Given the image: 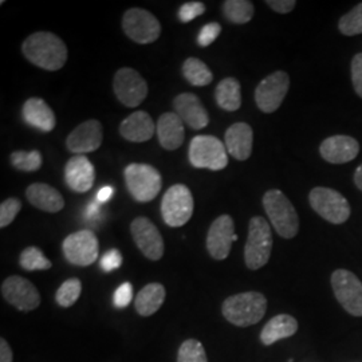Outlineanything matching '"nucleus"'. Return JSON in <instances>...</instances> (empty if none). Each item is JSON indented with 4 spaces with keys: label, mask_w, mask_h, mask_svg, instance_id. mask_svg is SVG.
Instances as JSON below:
<instances>
[{
    "label": "nucleus",
    "mask_w": 362,
    "mask_h": 362,
    "mask_svg": "<svg viewBox=\"0 0 362 362\" xmlns=\"http://www.w3.org/2000/svg\"><path fill=\"white\" fill-rule=\"evenodd\" d=\"M221 33V27L219 23H208L202 28V31L197 35V45L200 47H208L209 45H212Z\"/></svg>",
    "instance_id": "38"
},
{
    "label": "nucleus",
    "mask_w": 362,
    "mask_h": 362,
    "mask_svg": "<svg viewBox=\"0 0 362 362\" xmlns=\"http://www.w3.org/2000/svg\"><path fill=\"white\" fill-rule=\"evenodd\" d=\"M194 196L184 184L172 185L161 202V215L169 227H182L194 215Z\"/></svg>",
    "instance_id": "8"
},
{
    "label": "nucleus",
    "mask_w": 362,
    "mask_h": 362,
    "mask_svg": "<svg viewBox=\"0 0 362 362\" xmlns=\"http://www.w3.org/2000/svg\"><path fill=\"white\" fill-rule=\"evenodd\" d=\"M354 182H356L357 188L362 191V164L354 172Z\"/></svg>",
    "instance_id": "46"
},
{
    "label": "nucleus",
    "mask_w": 362,
    "mask_h": 362,
    "mask_svg": "<svg viewBox=\"0 0 362 362\" xmlns=\"http://www.w3.org/2000/svg\"><path fill=\"white\" fill-rule=\"evenodd\" d=\"M339 31L346 37L362 34V3L357 4L349 13H345L338 23Z\"/></svg>",
    "instance_id": "33"
},
{
    "label": "nucleus",
    "mask_w": 362,
    "mask_h": 362,
    "mask_svg": "<svg viewBox=\"0 0 362 362\" xmlns=\"http://www.w3.org/2000/svg\"><path fill=\"white\" fill-rule=\"evenodd\" d=\"M0 362H13V350L6 339L0 341Z\"/></svg>",
    "instance_id": "43"
},
{
    "label": "nucleus",
    "mask_w": 362,
    "mask_h": 362,
    "mask_svg": "<svg viewBox=\"0 0 362 362\" xmlns=\"http://www.w3.org/2000/svg\"><path fill=\"white\" fill-rule=\"evenodd\" d=\"M267 310V299L258 291H248L228 297L221 306L224 318L240 327L258 324Z\"/></svg>",
    "instance_id": "2"
},
{
    "label": "nucleus",
    "mask_w": 362,
    "mask_h": 362,
    "mask_svg": "<svg viewBox=\"0 0 362 362\" xmlns=\"http://www.w3.org/2000/svg\"><path fill=\"white\" fill-rule=\"evenodd\" d=\"M122 28L132 40L140 45L156 42L161 34L158 19L143 8H130L124 13Z\"/></svg>",
    "instance_id": "9"
},
{
    "label": "nucleus",
    "mask_w": 362,
    "mask_h": 362,
    "mask_svg": "<svg viewBox=\"0 0 362 362\" xmlns=\"http://www.w3.org/2000/svg\"><path fill=\"white\" fill-rule=\"evenodd\" d=\"M1 296L18 310H35L40 303L37 287L19 275L8 276L1 285Z\"/></svg>",
    "instance_id": "14"
},
{
    "label": "nucleus",
    "mask_w": 362,
    "mask_h": 362,
    "mask_svg": "<svg viewBox=\"0 0 362 362\" xmlns=\"http://www.w3.org/2000/svg\"><path fill=\"white\" fill-rule=\"evenodd\" d=\"M22 52L28 62L49 71L62 69L67 61L65 42L47 31H39L27 37L22 45Z\"/></svg>",
    "instance_id": "1"
},
{
    "label": "nucleus",
    "mask_w": 362,
    "mask_h": 362,
    "mask_svg": "<svg viewBox=\"0 0 362 362\" xmlns=\"http://www.w3.org/2000/svg\"><path fill=\"white\" fill-rule=\"evenodd\" d=\"M189 163L197 169L221 170L228 165L226 144L214 136H196L189 145Z\"/></svg>",
    "instance_id": "6"
},
{
    "label": "nucleus",
    "mask_w": 362,
    "mask_h": 362,
    "mask_svg": "<svg viewBox=\"0 0 362 362\" xmlns=\"http://www.w3.org/2000/svg\"><path fill=\"white\" fill-rule=\"evenodd\" d=\"M113 194H115V188L106 185V187H103V188L98 191L95 200H98V202L103 204V203H106Z\"/></svg>",
    "instance_id": "44"
},
{
    "label": "nucleus",
    "mask_w": 362,
    "mask_h": 362,
    "mask_svg": "<svg viewBox=\"0 0 362 362\" xmlns=\"http://www.w3.org/2000/svg\"><path fill=\"white\" fill-rule=\"evenodd\" d=\"M206 13V6L202 1H188L184 3L179 10V19L182 23H188L197 16Z\"/></svg>",
    "instance_id": "37"
},
{
    "label": "nucleus",
    "mask_w": 362,
    "mask_h": 362,
    "mask_svg": "<svg viewBox=\"0 0 362 362\" xmlns=\"http://www.w3.org/2000/svg\"><path fill=\"white\" fill-rule=\"evenodd\" d=\"M23 118L27 124L42 133L52 132L57 125V118L52 107L42 98H28L23 105Z\"/></svg>",
    "instance_id": "25"
},
{
    "label": "nucleus",
    "mask_w": 362,
    "mask_h": 362,
    "mask_svg": "<svg viewBox=\"0 0 362 362\" xmlns=\"http://www.w3.org/2000/svg\"><path fill=\"white\" fill-rule=\"evenodd\" d=\"M11 164L23 172H35L42 167V156L38 151H16L11 155Z\"/></svg>",
    "instance_id": "34"
},
{
    "label": "nucleus",
    "mask_w": 362,
    "mask_h": 362,
    "mask_svg": "<svg viewBox=\"0 0 362 362\" xmlns=\"http://www.w3.org/2000/svg\"><path fill=\"white\" fill-rule=\"evenodd\" d=\"M113 90L121 104L127 107H136L145 101L148 85L137 70L122 67L117 71L113 79Z\"/></svg>",
    "instance_id": "10"
},
{
    "label": "nucleus",
    "mask_w": 362,
    "mask_h": 362,
    "mask_svg": "<svg viewBox=\"0 0 362 362\" xmlns=\"http://www.w3.org/2000/svg\"><path fill=\"white\" fill-rule=\"evenodd\" d=\"M94 165L86 156H74L66 163L65 180L70 189L79 194L88 192L94 185Z\"/></svg>",
    "instance_id": "20"
},
{
    "label": "nucleus",
    "mask_w": 362,
    "mask_h": 362,
    "mask_svg": "<svg viewBox=\"0 0 362 362\" xmlns=\"http://www.w3.org/2000/svg\"><path fill=\"white\" fill-rule=\"evenodd\" d=\"M224 139L227 152L233 158L239 161H246L252 153L254 132L246 122H236L231 125L226 132Z\"/></svg>",
    "instance_id": "21"
},
{
    "label": "nucleus",
    "mask_w": 362,
    "mask_h": 362,
    "mask_svg": "<svg viewBox=\"0 0 362 362\" xmlns=\"http://www.w3.org/2000/svg\"><path fill=\"white\" fill-rule=\"evenodd\" d=\"M100 206H101V203H100L98 200H95V202L90 203V204L88 206L86 218H88V219H91V218H94L95 215H98V212H100Z\"/></svg>",
    "instance_id": "45"
},
{
    "label": "nucleus",
    "mask_w": 362,
    "mask_h": 362,
    "mask_svg": "<svg viewBox=\"0 0 362 362\" xmlns=\"http://www.w3.org/2000/svg\"><path fill=\"white\" fill-rule=\"evenodd\" d=\"M132 299H133V287L129 282H125L117 288L115 297H113V302H115L116 308L124 309L129 305Z\"/></svg>",
    "instance_id": "40"
},
{
    "label": "nucleus",
    "mask_w": 362,
    "mask_h": 362,
    "mask_svg": "<svg viewBox=\"0 0 362 362\" xmlns=\"http://www.w3.org/2000/svg\"><path fill=\"white\" fill-rule=\"evenodd\" d=\"M26 197L31 206L45 212L55 214L65 207V199L59 191L45 182H34L27 187Z\"/></svg>",
    "instance_id": "23"
},
{
    "label": "nucleus",
    "mask_w": 362,
    "mask_h": 362,
    "mask_svg": "<svg viewBox=\"0 0 362 362\" xmlns=\"http://www.w3.org/2000/svg\"><path fill=\"white\" fill-rule=\"evenodd\" d=\"M266 4L275 13H288L296 8L297 1L296 0H266Z\"/></svg>",
    "instance_id": "42"
},
{
    "label": "nucleus",
    "mask_w": 362,
    "mask_h": 362,
    "mask_svg": "<svg viewBox=\"0 0 362 362\" xmlns=\"http://www.w3.org/2000/svg\"><path fill=\"white\" fill-rule=\"evenodd\" d=\"M64 254L66 259L76 266H90L100 252V245L95 233L89 230H82L70 233L64 240Z\"/></svg>",
    "instance_id": "13"
},
{
    "label": "nucleus",
    "mask_w": 362,
    "mask_h": 362,
    "mask_svg": "<svg viewBox=\"0 0 362 362\" xmlns=\"http://www.w3.org/2000/svg\"><path fill=\"white\" fill-rule=\"evenodd\" d=\"M332 286L337 300L354 317H362L361 281L348 270H337L332 275Z\"/></svg>",
    "instance_id": "12"
},
{
    "label": "nucleus",
    "mask_w": 362,
    "mask_h": 362,
    "mask_svg": "<svg viewBox=\"0 0 362 362\" xmlns=\"http://www.w3.org/2000/svg\"><path fill=\"white\" fill-rule=\"evenodd\" d=\"M263 207L279 236L291 239L297 236L299 218L297 209L279 189H270L263 196Z\"/></svg>",
    "instance_id": "3"
},
{
    "label": "nucleus",
    "mask_w": 362,
    "mask_h": 362,
    "mask_svg": "<svg viewBox=\"0 0 362 362\" xmlns=\"http://www.w3.org/2000/svg\"><path fill=\"white\" fill-rule=\"evenodd\" d=\"M238 240L235 224L230 215H221L214 220L207 235V250L216 260H223L230 255L233 242Z\"/></svg>",
    "instance_id": "16"
},
{
    "label": "nucleus",
    "mask_w": 362,
    "mask_h": 362,
    "mask_svg": "<svg viewBox=\"0 0 362 362\" xmlns=\"http://www.w3.org/2000/svg\"><path fill=\"white\" fill-rule=\"evenodd\" d=\"M156 132L160 145L167 151H175L180 148L185 139L184 122L176 113L161 115L157 121Z\"/></svg>",
    "instance_id": "24"
},
{
    "label": "nucleus",
    "mask_w": 362,
    "mask_h": 362,
    "mask_svg": "<svg viewBox=\"0 0 362 362\" xmlns=\"http://www.w3.org/2000/svg\"><path fill=\"white\" fill-rule=\"evenodd\" d=\"M310 206L321 218L333 224H344L349 219L351 209L344 194L332 188L315 187L309 194Z\"/></svg>",
    "instance_id": "7"
},
{
    "label": "nucleus",
    "mask_w": 362,
    "mask_h": 362,
    "mask_svg": "<svg viewBox=\"0 0 362 362\" xmlns=\"http://www.w3.org/2000/svg\"><path fill=\"white\" fill-rule=\"evenodd\" d=\"M164 300H165L164 286L161 284H149L137 294L134 306L140 315L149 317L155 314L156 311H158V309L163 306Z\"/></svg>",
    "instance_id": "27"
},
{
    "label": "nucleus",
    "mask_w": 362,
    "mask_h": 362,
    "mask_svg": "<svg viewBox=\"0 0 362 362\" xmlns=\"http://www.w3.org/2000/svg\"><path fill=\"white\" fill-rule=\"evenodd\" d=\"M216 104L226 112H236L242 105V88L236 78H224L215 90Z\"/></svg>",
    "instance_id": "28"
},
{
    "label": "nucleus",
    "mask_w": 362,
    "mask_h": 362,
    "mask_svg": "<svg viewBox=\"0 0 362 362\" xmlns=\"http://www.w3.org/2000/svg\"><path fill=\"white\" fill-rule=\"evenodd\" d=\"M351 82L358 97L362 98V52H358L351 59Z\"/></svg>",
    "instance_id": "39"
},
{
    "label": "nucleus",
    "mask_w": 362,
    "mask_h": 362,
    "mask_svg": "<svg viewBox=\"0 0 362 362\" xmlns=\"http://www.w3.org/2000/svg\"><path fill=\"white\" fill-rule=\"evenodd\" d=\"M21 266L27 272L49 270L52 269V262L43 255L38 247H27L19 257Z\"/></svg>",
    "instance_id": "31"
},
{
    "label": "nucleus",
    "mask_w": 362,
    "mask_h": 362,
    "mask_svg": "<svg viewBox=\"0 0 362 362\" xmlns=\"http://www.w3.org/2000/svg\"><path fill=\"white\" fill-rule=\"evenodd\" d=\"M297 330V320L288 314H281L266 324L260 333V339L264 345H272L279 339L294 336Z\"/></svg>",
    "instance_id": "26"
},
{
    "label": "nucleus",
    "mask_w": 362,
    "mask_h": 362,
    "mask_svg": "<svg viewBox=\"0 0 362 362\" xmlns=\"http://www.w3.org/2000/svg\"><path fill=\"white\" fill-rule=\"evenodd\" d=\"M322 158L330 164H345L353 161L360 153V144L350 136H332L320 146Z\"/></svg>",
    "instance_id": "19"
},
{
    "label": "nucleus",
    "mask_w": 362,
    "mask_h": 362,
    "mask_svg": "<svg viewBox=\"0 0 362 362\" xmlns=\"http://www.w3.org/2000/svg\"><path fill=\"white\" fill-rule=\"evenodd\" d=\"M134 243L144 255L151 260H160L164 255V240L155 224L148 218H136L130 224Z\"/></svg>",
    "instance_id": "15"
},
{
    "label": "nucleus",
    "mask_w": 362,
    "mask_h": 362,
    "mask_svg": "<svg viewBox=\"0 0 362 362\" xmlns=\"http://www.w3.org/2000/svg\"><path fill=\"white\" fill-rule=\"evenodd\" d=\"M182 74L184 78L194 86H207L214 79L209 67L197 58L185 59L182 65Z\"/></svg>",
    "instance_id": "29"
},
{
    "label": "nucleus",
    "mask_w": 362,
    "mask_h": 362,
    "mask_svg": "<svg viewBox=\"0 0 362 362\" xmlns=\"http://www.w3.org/2000/svg\"><path fill=\"white\" fill-rule=\"evenodd\" d=\"M173 106H175L176 115L180 117L181 121L192 129H203L209 124L207 109L204 107V105L202 104L200 98L196 94L192 93L179 94L173 101Z\"/></svg>",
    "instance_id": "18"
},
{
    "label": "nucleus",
    "mask_w": 362,
    "mask_h": 362,
    "mask_svg": "<svg viewBox=\"0 0 362 362\" xmlns=\"http://www.w3.org/2000/svg\"><path fill=\"white\" fill-rule=\"evenodd\" d=\"M177 362H208L202 342L197 339H187L182 342L177 354Z\"/></svg>",
    "instance_id": "35"
},
{
    "label": "nucleus",
    "mask_w": 362,
    "mask_h": 362,
    "mask_svg": "<svg viewBox=\"0 0 362 362\" xmlns=\"http://www.w3.org/2000/svg\"><path fill=\"white\" fill-rule=\"evenodd\" d=\"M272 233L269 221L255 216L248 224V238L245 247V260L250 270H259L272 257Z\"/></svg>",
    "instance_id": "4"
},
{
    "label": "nucleus",
    "mask_w": 362,
    "mask_h": 362,
    "mask_svg": "<svg viewBox=\"0 0 362 362\" xmlns=\"http://www.w3.org/2000/svg\"><path fill=\"white\" fill-rule=\"evenodd\" d=\"M121 264H122V255L118 250H109L101 258V269L105 272H115Z\"/></svg>",
    "instance_id": "41"
},
{
    "label": "nucleus",
    "mask_w": 362,
    "mask_h": 362,
    "mask_svg": "<svg viewBox=\"0 0 362 362\" xmlns=\"http://www.w3.org/2000/svg\"><path fill=\"white\" fill-rule=\"evenodd\" d=\"M103 140L104 132L101 122L97 119H88L69 134L66 146L74 155H86L97 151Z\"/></svg>",
    "instance_id": "17"
},
{
    "label": "nucleus",
    "mask_w": 362,
    "mask_h": 362,
    "mask_svg": "<svg viewBox=\"0 0 362 362\" xmlns=\"http://www.w3.org/2000/svg\"><path fill=\"white\" fill-rule=\"evenodd\" d=\"M290 88L288 74L279 70L260 81L255 90V103L263 113H274L279 109Z\"/></svg>",
    "instance_id": "11"
},
{
    "label": "nucleus",
    "mask_w": 362,
    "mask_h": 362,
    "mask_svg": "<svg viewBox=\"0 0 362 362\" xmlns=\"http://www.w3.org/2000/svg\"><path fill=\"white\" fill-rule=\"evenodd\" d=\"M155 132V121L143 110L132 113L119 125V134L130 143H145L153 137Z\"/></svg>",
    "instance_id": "22"
},
{
    "label": "nucleus",
    "mask_w": 362,
    "mask_h": 362,
    "mask_svg": "<svg viewBox=\"0 0 362 362\" xmlns=\"http://www.w3.org/2000/svg\"><path fill=\"white\" fill-rule=\"evenodd\" d=\"M21 209H22V202L19 199L10 197L4 200L0 206V227L6 228L7 226H10L16 218V215L21 212Z\"/></svg>",
    "instance_id": "36"
},
{
    "label": "nucleus",
    "mask_w": 362,
    "mask_h": 362,
    "mask_svg": "<svg viewBox=\"0 0 362 362\" xmlns=\"http://www.w3.org/2000/svg\"><path fill=\"white\" fill-rule=\"evenodd\" d=\"M81 293H82L81 281L78 278H70L58 288L55 299L59 306L70 308L77 302Z\"/></svg>",
    "instance_id": "32"
},
{
    "label": "nucleus",
    "mask_w": 362,
    "mask_h": 362,
    "mask_svg": "<svg viewBox=\"0 0 362 362\" xmlns=\"http://www.w3.org/2000/svg\"><path fill=\"white\" fill-rule=\"evenodd\" d=\"M223 13L235 25H246L254 16V4L248 0H226Z\"/></svg>",
    "instance_id": "30"
},
{
    "label": "nucleus",
    "mask_w": 362,
    "mask_h": 362,
    "mask_svg": "<svg viewBox=\"0 0 362 362\" xmlns=\"http://www.w3.org/2000/svg\"><path fill=\"white\" fill-rule=\"evenodd\" d=\"M124 175L128 191L140 203L152 202L161 191V175L152 165L134 163L127 167Z\"/></svg>",
    "instance_id": "5"
}]
</instances>
